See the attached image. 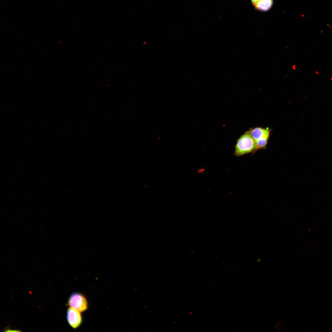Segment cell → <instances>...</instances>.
<instances>
[{
    "label": "cell",
    "mask_w": 332,
    "mask_h": 332,
    "mask_svg": "<svg viewBox=\"0 0 332 332\" xmlns=\"http://www.w3.org/2000/svg\"><path fill=\"white\" fill-rule=\"evenodd\" d=\"M256 152V145L249 131L242 135L238 140L235 146L234 155L237 157Z\"/></svg>",
    "instance_id": "obj_1"
},
{
    "label": "cell",
    "mask_w": 332,
    "mask_h": 332,
    "mask_svg": "<svg viewBox=\"0 0 332 332\" xmlns=\"http://www.w3.org/2000/svg\"><path fill=\"white\" fill-rule=\"evenodd\" d=\"M68 305L81 312L88 309L89 304L85 296L81 293L76 292L73 293L69 298Z\"/></svg>",
    "instance_id": "obj_2"
},
{
    "label": "cell",
    "mask_w": 332,
    "mask_h": 332,
    "mask_svg": "<svg viewBox=\"0 0 332 332\" xmlns=\"http://www.w3.org/2000/svg\"><path fill=\"white\" fill-rule=\"evenodd\" d=\"M81 312L71 307L68 309L66 318L69 325L73 328L77 329L79 327L83 322Z\"/></svg>",
    "instance_id": "obj_3"
},
{
    "label": "cell",
    "mask_w": 332,
    "mask_h": 332,
    "mask_svg": "<svg viewBox=\"0 0 332 332\" xmlns=\"http://www.w3.org/2000/svg\"><path fill=\"white\" fill-rule=\"evenodd\" d=\"M249 131L255 141L263 138H269L270 132V130L260 127L251 129Z\"/></svg>",
    "instance_id": "obj_4"
},
{
    "label": "cell",
    "mask_w": 332,
    "mask_h": 332,
    "mask_svg": "<svg viewBox=\"0 0 332 332\" xmlns=\"http://www.w3.org/2000/svg\"><path fill=\"white\" fill-rule=\"evenodd\" d=\"M273 3V0H260L254 6L256 10L262 11L269 10L272 7Z\"/></svg>",
    "instance_id": "obj_5"
},
{
    "label": "cell",
    "mask_w": 332,
    "mask_h": 332,
    "mask_svg": "<svg viewBox=\"0 0 332 332\" xmlns=\"http://www.w3.org/2000/svg\"><path fill=\"white\" fill-rule=\"evenodd\" d=\"M269 138H265L255 141L256 151L260 149H265Z\"/></svg>",
    "instance_id": "obj_6"
},
{
    "label": "cell",
    "mask_w": 332,
    "mask_h": 332,
    "mask_svg": "<svg viewBox=\"0 0 332 332\" xmlns=\"http://www.w3.org/2000/svg\"><path fill=\"white\" fill-rule=\"evenodd\" d=\"M5 330H6L5 331H6V332H7V331H8V332H9V331H19V330H12V329H7H7H5Z\"/></svg>",
    "instance_id": "obj_7"
},
{
    "label": "cell",
    "mask_w": 332,
    "mask_h": 332,
    "mask_svg": "<svg viewBox=\"0 0 332 332\" xmlns=\"http://www.w3.org/2000/svg\"><path fill=\"white\" fill-rule=\"evenodd\" d=\"M259 0H251V1L253 5L254 6V5Z\"/></svg>",
    "instance_id": "obj_8"
}]
</instances>
